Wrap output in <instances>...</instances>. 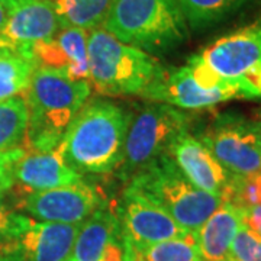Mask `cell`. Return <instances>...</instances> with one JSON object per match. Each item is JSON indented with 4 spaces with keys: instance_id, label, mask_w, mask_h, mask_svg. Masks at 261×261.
Segmentation results:
<instances>
[{
    "instance_id": "cell-4",
    "label": "cell",
    "mask_w": 261,
    "mask_h": 261,
    "mask_svg": "<svg viewBox=\"0 0 261 261\" xmlns=\"http://www.w3.org/2000/svg\"><path fill=\"white\" fill-rule=\"evenodd\" d=\"M129 186L163 207L187 232L195 233L224 202L193 186L168 154L140 168L130 177Z\"/></svg>"
},
{
    "instance_id": "cell-10",
    "label": "cell",
    "mask_w": 261,
    "mask_h": 261,
    "mask_svg": "<svg viewBox=\"0 0 261 261\" xmlns=\"http://www.w3.org/2000/svg\"><path fill=\"white\" fill-rule=\"evenodd\" d=\"M118 218L122 235L134 251L189 233L163 207L130 186L123 193Z\"/></svg>"
},
{
    "instance_id": "cell-23",
    "label": "cell",
    "mask_w": 261,
    "mask_h": 261,
    "mask_svg": "<svg viewBox=\"0 0 261 261\" xmlns=\"http://www.w3.org/2000/svg\"><path fill=\"white\" fill-rule=\"evenodd\" d=\"M134 252L135 261H202L193 232Z\"/></svg>"
},
{
    "instance_id": "cell-18",
    "label": "cell",
    "mask_w": 261,
    "mask_h": 261,
    "mask_svg": "<svg viewBox=\"0 0 261 261\" xmlns=\"http://www.w3.org/2000/svg\"><path fill=\"white\" fill-rule=\"evenodd\" d=\"M122 235L118 215L99 206L80 225L68 261H99L108 245Z\"/></svg>"
},
{
    "instance_id": "cell-31",
    "label": "cell",
    "mask_w": 261,
    "mask_h": 261,
    "mask_svg": "<svg viewBox=\"0 0 261 261\" xmlns=\"http://www.w3.org/2000/svg\"><path fill=\"white\" fill-rule=\"evenodd\" d=\"M123 241H125V247H126V258H125V261H135V252H134L132 245L125 238H123Z\"/></svg>"
},
{
    "instance_id": "cell-5",
    "label": "cell",
    "mask_w": 261,
    "mask_h": 261,
    "mask_svg": "<svg viewBox=\"0 0 261 261\" xmlns=\"http://www.w3.org/2000/svg\"><path fill=\"white\" fill-rule=\"evenodd\" d=\"M90 79L105 94H142L163 67L140 48L123 44L105 29H93L87 37Z\"/></svg>"
},
{
    "instance_id": "cell-1",
    "label": "cell",
    "mask_w": 261,
    "mask_h": 261,
    "mask_svg": "<svg viewBox=\"0 0 261 261\" xmlns=\"http://www.w3.org/2000/svg\"><path fill=\"white\" fill-rule=\"evenodd\" d=\"M130 115L116 103L94 99L84 103L65 130L58 149L75 171L103 174L119 166Z\"/></svg>"
},
{
    "instance_id": "cell-13",
    "label": "cell",
    "mask_w": 261,
    "mask_h": 261,
    "mask_svg": "<svg viewBox=\"0 0 261 261\" xmlns=\"http://www.w3.org/2000/svg\"><path fill=\"white\" fill-rule=\"evenodd\" d=\"M167 154L193 186L224 199L233 176L216 161L202 141L185 130L170 145Z\"/></svg>"
},
{
    "instance_id": "cell-35",
    "label": "cell",
    "mask_w": 261,
    "mask_h": 261,
    "mask_svg": "<svg viewBox=\"0 0 261 261\" xmlns=\"http://www.w3.org/2000/svg\"><path fill=\"white\" fill-rule=\"evenodd\" d=\"M51 2H54V0H51Z\"/></svg>"
},
{
    "instance_id": "cell-25",
    "label": "cell",
    "mask_w": 261,
    "mask_h": 261,
    "mask_svg": "<svg viewBox=\"0 0 261 261\" xmlns=\"http://www.w3.org/2000/svg\"><path fill=\"white\" fill-rule=\"evenodd\" d=\"M224 200L231 202L240 209H248L261 205V174L255 173L251 176H233L229 189Z\"/></svg>"
},
{
    "instance_id": "cell-14",
    "label": "cell",
    "mask_w": 261,
    "mask_h": 261,
    "mask_svg": "<svg viewBox=\"0 0 261 261\" xmlns=\"http://www.w3.org/2000/svg\"><path fill=\"white\" fill-rule=\"evenodd\" d=\"M87 32L83 29L64 28L56 37L38 44L32 49L37 67L65 71L71 80H89Z\"/></svg>"
},
{
    "instance_id": "cell-21",
    "label": "cell",
    "mask_w": 261,
    "mask_h": 261,
    "mask_svg": "<svg viewBox=\"0 0 261 261\" xmlns=\"http://www.w3.org/2000/svg\"><path fill=\"white\" fill-rule=\"evenodd\" d=\"M28 106L23 96L0 102V151L19 148L27 135Z\"/></svg>"
},
{
    "instance_id": "cell-19",
    "label": "cell",
    "mask_w": 261,
    "mask_h": 261,
    "mask_svg": "<svg viewBox=\"0 0 261 261\" xmlns=\"http://www.w3.org/2000/svg\"><path fill=\"white\" fill-rule=\"evenodd\" d=\"M53 3L61 29L93 31L105 23L113 0H54Z\"/></svg>"
},
{
    "instance_id": "cell-6",
    "label": "cell",
    "mask_w": 261,
    "mask_h": 261,
    "mask_svg": "<svg viewBox=\"0 0 261 261\" xmlns=\"http://www.w3.org/2000/svg\"><path fill=\"white\" fill-rule=\"evenodd\" d=\"M189 122L187 113L167 103H152L130 116L118 174L130 178L152 160L167 154L170 145L187 130Z\"/></svg>"
},
{
    "instance_id": "cell-8",
    "label": "cell",
    "mask_w": 261,
    "mask_h": 261,
    "mask_svg": "<svg viewBox=\"0 0 261 261\" xmlns=\"http://www.w3.org/2000/svg\"><path fill=\"white\" fill-rule=\"evenodd\" d=\"M141 96L178 109H205L233 99H252L241 79H231L222 87L206 90L196 82L186 64L171 71L163 70L159 79Z\"/></svg>"
},
{
    "instance_id": "cell-11",
    "label": "cell",
    "mask_w": 261,
    "mask_h": 261,
    "mask_svg": "<svg viewBox=\"0 0 261 261\" xmlns=\"http://www.w3.org/2000/svg\"><path fill=\"white\" fill-rule=\"evenodd\" d=\"M60 28L51 0H16L0 32V49L34 58V47L56 37Z\"/></svg>"
},
{
    "instance_id": "cell-30",
    "label": "cell",
    "mask_w": 261,
    "mask_h": 261,
    "mask_svg": "<svg viewBox=\"0 0 261 261\" xmlns=\"http://www.w3.org/2000/svg\"><path fill=\"white\" fill-rule=\"evenodd\" d=\"M252 123H254V129H255L257 140H258V144H260V148H261V112L257 115V118L252 121Z\"/></svg>"
},
{
    "instance_id": "cell-3",
    "label": "cell",
    "mask_w": 261,
    "mask_h": 261,
    "mask_svg": "<svg viewBox=\"0 0 261 261\" xmlns=\"http://www.w3.org/2000/svg\"><path fill=\"white\" fill-rule=\"evenodd\" d=\"M103 29L147 53L170 51L189 35L178 0H113Z\"/></svg>"
},
{
    "instance_id": "cell-20",
    "label": "cell",
    "mask_w": 261,
    "mask_h": 261,
    "mask_svg": "<svg viewBox=\"0 0 261 261\" xmlns=\"http://www.w3.org/2000/svg\"><path fill=\"white\" fill-rule=\"evenodd\" d=\"M35 68L34 58L0 49V102L27 92Z\"/></svg>"
},
{
    "instance_id": "cell-22",
    "label": "cell",
    "mask_w": 261,
    "mask_h": 261,
    "mask_svg": "<svg viewBox=\"0 0 261 261\" xmlns=\"http://www.w3.org/2000/svg\"><path fill=\"white\" fill-rule=\"evenodd\" d=\"M247 0H178L187 25L203 29L229 16Z\"/></svg>"
},
{
    "instance_id": "cell-28",
    "label": "cell",
    "mask_w": 261,
    "mask_h": 261,
    "mask_svg": "<svg viewBox=\"0 0 261 261\" xmlns=\"http://www.w3.org/2000/svg\"><path fill=\"white\" fill-rule=\"evenodd\" d=\"M241 222L261 237V205L241 209Z\"/></svg>"
},
{
    "instance_id": "cell-24",
    "label": "cell",
    "mask_w": 261,
    "mask_h": 261,
    "mask_svg": "<svg viewBox=\"0 0 261 261\" xmlns=\"http://www.w3.org/2000/svg\"><path fill=\"white\" fill-rule=\"evenodd\" d=\"M32 218L18 212L8 192H0V248L19 240L28 229Z\"/></svg>"
},
{
    "instance_id": "cell-32",
    "label": "cell",
    "mask_w": 261,
    "mask_h": 261,
    "mask_svg": "<svg viewBox=\"0 0 261 261\" xmlns=\"http://www.w3.org/2000/svg\"><path fill=\"white\" fill-rule=\"evenodd\" d=\"M16 0H0V5H5L6 8H10Z\"/></svg>"
},
{
    "instance_id": "cell-33",
    "label": "cell",
    "mask_w": 261,
    "mask_h": 261,
    "mask_svg": "<svg viewBox=\"0 0 261 261\" xmlns=\"http://www.w3.org/2000/svg\"><path fill=\"white\" fill-rule=\"evenodd\" d=\"M258 173H260V174H261V168H260V171H258Z\"/></svg>"
},
{
    "instance_id": "cell-26",
    "label": "cell",
    "mask_w": 261,
    "mask_h": 261,
    "mask_svg": "<svg viewBox=\"0 0 261 261\" xmlns=\"http://www.w3.org/2000/svg\"><path fill=\"white\" fill-rule=\"evenodd\" d=\"M229 258L232 261H261V237L241 225L233 238Z\"/></svg>"
},
{
    "instance_id": "cell-17",
    "label": "cell",
    "mask_w": 261,
    "mask_h": 261,
    "mask_svg": "<svg viewBox=\"0 0 261 261\" xmlns=\"http://www.w3.org/2000/svg\"><path fill=\"white\" fill-rule=\"evenodd\" d=\"M241 222V209L224 200L195 232L202 261H229V251Z\"/></svg>"
},
{
    "instance_id": "cell-9",
    "label": "cell",
    "mask_w": 261,
    "mask_h": 261,
    "mask_svg": "<svg viewBox=\"0 0 261 261\" xmlns=\"http://www.w3.org/2000/svg\"><path fill=\"white\" fill-rule=\"evenodd\" d=\"M102 203V197L93 186L79 181L22 195L16 209L42 222L82 224Z\"/></svg>"
},
{
    "instance_id": "cell-2",
    "label": "cell",
    "mask_w": 261,
    "mask_h": 261,
    "mask_svg": "<svg viewBox=\"0 0 261 261\" xmlns=\"http://www.w3.org/2000/svg\"><path fill=\"white\" fill-rule=\"evenodd\" d=\"M90 96L86 80H71L65 71L37 67L27 89L28 126L25 144L29 152L58 148L65 130Z\"/></svg>"
},
{
    "instance_id": "cell-7",
    "label": "cell",
    "mask_w": 261,
    "mask_h": 261,
    "mask_svg": "<svg viewBox=\"0 0 261 261\" xmlns=\"http://www.w3.org/2000/svg\"><path fill=\"white\" fill-rule=\"evenodd\" d=\"M200 141L232 176H251L261 168V148L254 123L240 113H221L206 128Z\"/></svg>"
},
{
    "instance_id": "cell-36",
    "label": "cell",
    "mask_w": 261,
    "mask_h": 261,
    "mask_svg": "<svg viewBox=\"0 0 261 261\" xmlns=\"http://www.w3.org/2000/svg\"><path fill=\"white\" fill-rule=\"evenodd\" d=\"M229 261H232V260H229Z\"/></svg>"
},
{
    "instance_id": "cell-16",
    "label": "cell",
    "mask_w": 261,
    "mask_h": 261,
    "mask_svg": "<svg viewBox=\"0 0 261 261\" xmlns=\"http://www.w3.org/2000/svg\"><path fill=\"white\" fill-rule=\"evenodd\" d=\"M82 224L37 222L20 237L23 261H64L70 257Z\"/></svg>"
},
{
    "instance_id": "cell-34",
    "label": "cell",
    "mask_w": 261,
    "mask_h": 261,
    "mask_svg": "<svg viewBox=\"0 0 261 261\" xmlns=\"http://www.w3.org/2000/svg\"><path fill=\"white\" fill-rule=\"evenodd\" d=\"M64 261H68V258H67V260H64Z\"/></svg>"
},
{
    "instance_id": "cell-15",
    "label": "cell",
    "mask_w": 261,
    "mask_h": 261,
    "mask_svg": "<svg viewBox=\"0 0 261 261\" xmlns=\"http://www.w3.org/2000/svg\"><path fill=\"white\" fill-rule=\"evenodd\" d=\"M79 181H82V174L65 163L58 148L49 152H27L13 170V186L16 185L22 195Z\"/></svg>"
},
{
    "instance_id": "cell-29",
    "label": "cell",
    "mask_w": 261,
    "mask_h": 261,
    "mask_svg": "<svg viewBox=\"0 0 261 261\" xmlns=\"http://www.w3.org/2000/svg\"><path fill=\"white\" fill-rule=\"evenodd\" d=\"M8 15H9V8H6L5 5H0V32L5 27V23H6Z\"/></svg>"
},
{
    "instance_id": "cell-27",
    "label": "cell",
    "mask_w": 261,
    "mask_h": 261,
    "mask_svg": "<svg viewBox=\"0 0 261 261\" xmlns=\"http://www.w3.org/2000/svg\"><path fill=\"white\" fill-rule=\"evenodd\" d=\"M25 154L23 148L0 151V192H8L13 187V170L18 160Z\"/></svg>"
},
{
    "instance_id": "cell-12",
    "label": "cell",
    "mask_w": 261,
    "mask_h": 261,
    "mask_svg": "<svg viewBox=\"0 0 261 261\" xmlns=\"http://www.w3.org/2000/svg\"><path fill=\"white\" fill-rule=\"evenodd\" d=\"M196 57L224 79H238L261 68V19L216 39Z\"/></svg>"
}]
</instances>
